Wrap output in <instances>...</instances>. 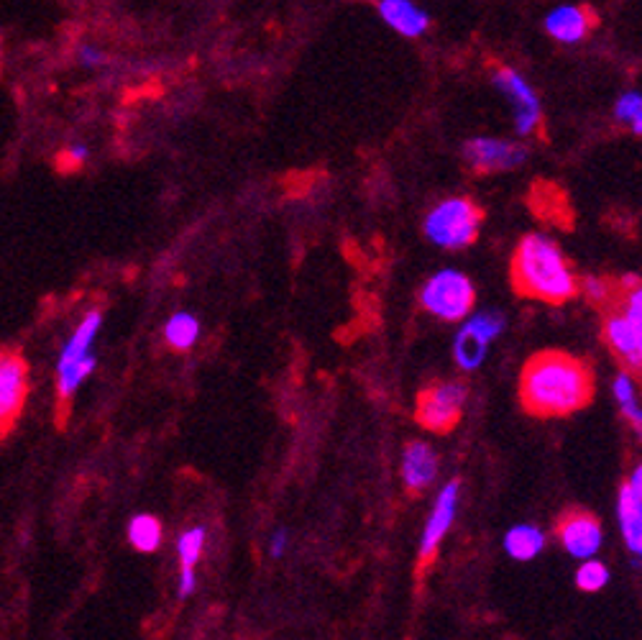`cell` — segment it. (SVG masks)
Wrapping results in <instances>:
<instances>
[{
  "label": "cell",
  "instance_id": "6da1fadb",
  "mask_svg": "<svg viewBox=\"0 0 642 640\" xmlns=\"http://www.w3.org/2000/svg\"><path fill=\"white\" fill-rule=\"evenodd\" d=\"M520 400L535 418H566L594 400V372L579 356L540 351L522 369Z\"/></svg>",
  "mask_w": 642,
  "mask_h": 640
},
{
  "label": "cell",
  "instance_id": "7a4b0ae2",
  "mask_svg": "<svg viewBox=\"0 0 642 640\" xmlns=\"http://www.w3.org/2000/svg\"><path fill=\"white\" fill-rule=\"evenodd\" d=\"M512 285L517 295L561 305L579 295V277L568 256L545 233H527L512 256Z\"/></svg>",
  "mask_w": 642,
  "mask_h": 640
},
{
  "label": "cell",
  "instance_id": "3957f363",
  "mask_svg": "<svg viewBox=\"0 0 642 640\" xmlns=\"http://www.w3.org/2000/svg\"><path fill=\"white\" fill-rule=\"evenodd\" d=\"M481 221H484V213H481L479 205L471 198L456 195V198L440 200L438 205L430 208L423 221V231L430 244L458 251L479 239Z\"/></svg>",
  "mask_w": 642,
  "mask_h": 640
},
{
  "label": "cell",
  "instance_id": "277c9868",
  "mask_svg": "<svg viewBox=\"0 0 642 640\" xmlns=\"http://www.w3.org/2000/svg\"><path fill=\"white\" fill-rule=\"evenodd\" d=\"M492 85L499 95L509 103L512 111V128L517 139H530L543 126V100L533 82L527 80L520 70L502 64L492 72Z\"/></svg>",
  "mask_w": 642,
  "mask_h": 640
},
{
  "label": "cell",
  "instance_id": "5b68a950",
  "mask_svg": "<svg viewBox=\"0 0 642 640\" xmlns=\"http://www.w3.org/2000/svg\"><path fill=\"white\" fill-rule=\"evenodd\" d=\"M420 303L440 320H463L476 303L474 282L458 269H440L423 285Z\"/></svg>",
  "mask_w": 642,
  "mask_h": 640
},
{
  "label": "cell",
  "instance_id": "8992f818",
  "mask_svg": "<svg viewBox=\"0 0 642 640\" xmlns=\"http://www.w3.org/2000/svg\"><path fill=\"white\" fill-rule=\"evenodd\" d=\"M469 387L458 379L451 382H430L420 390L415 405V420L425 431L451 433L463 418Z\"/></svg>",
  "mask_w": 642,
  "mask_h": 640
},
{
  "label": "cell",
  "instance_id": "52a82bcc",
  "mask_svg": "<svg viewBox=\"0 0 642 640\" xmlns=\"http://www.w3.org/2000/svg\"><path fill=\"white\" fill-rule=\"evenodd\" d=\"M31 390L29 361L13 346L0 349V438L13 431Z\"/></svg>",
  "mask_w": 642,
  "mask_h": 640
},
{
  "label": "cell",
  "instance_id": "ba28073f",
  "mask_svg": "<svg viewBox=\"0 0 642 640\" xmlns=\"http://www.w3.org/2000/svg\"><path fill=\"white\" fill-rule=\"evenodd\" d=\"M527 157H530V149L522 141L504 139V136H474L463 144L466 164L484 175L522 167Z\"/></svg>",
  "mask_w": 642,
  "mask_h": 640
},
{
  "label": "cell",
  "instance_id": "9c48e42d",
  "mask_svg": "<svg viewBox=\"0 0 642 640\" xmlns=\"http://www.w3.org/2000/svg\"><path fill=\"white\" fill-rule=\"evenodd\" d=\"M617 290V285H614ZM604 310V341L609 349L614 351L622 367L630 369L632 374H640L642 367V328L632 326L630 320L622 315V310L614 303V295L609 297V303L602 305Z\"/></svg>",
  "mask_w": 642,
  "mask_h": 640
},
{
  "label": "cell",
  "instance_id": "30bf717a",
  "mask_svg": "<svg viewBox=\"0 0 642 640\" xmlns=\"http://www.w3.org/2000/svg\"><path fill=\"white\" fill-rule=\"evenodd\" d=\"M563 548L576 559H591L602 548V523L589 510H566L556 525Z\"/></svg>",
  "mask_w": 642,
  "mask_h": 640
},
{
  "label": "cell",
  "instance_id": "8fae6325",
  "mask_svg": "<svg viewBox=\"0 0 642 640\" xmlns=\"http://www.w3.org/2000/svg\"><path fill=\"white\" fill-rule=\"evenodd\" d=\"M458 479L446 484V489L440 492L438 502L433 507V515H430L428 525H425L423 543H420V561H417V571L423 574L430 564L438 556V546L443 541V536L448 533V528L453 525V518H456V502H458Z\"/></svg>",
  "mask_w": 642,
  "mask_h": 640
},
{
  "label": "cell",
  "instance_id": "7c38bea8",
  "mask_svg": "<svg viewBox=\"0 0 642 640\" xmlns=\"http://www.w3.org/2000/svg\"><path fill=\"white\" fill-rule=\"evenodd\" d=\"M543 29L558 44H581L594 29V16L589 8L576 6V3H561V6L550 8L543 18Z\"/></svg>",
  "mask_w": 642,
  "mask_h": 640
},
{
  "label": "cell",
  "instance_id": "4fadbf2b",
  "mask_svg": "<svg viewBox=\"0 0 642 640\" xmlns=\"http://www.w3.org/2000/svg\"><path fill=\"white\" fill-rule=\"evenodd\" d=\"M376 13L402 39H420L430 31V13L415 0H376Z\"/></svg>",
  "mask_w": 642,
  "mask_h": 640
},
{
  "label": "cell",
  "instance_id": "5bb4252c",
  "mask_svg": "<svg viewBox=\"0 0 642 640\" xmlns=\"http://www.w3.org/2000/svg\"><path fill=\"white\" fill-rule=\"evenodd\" d=\"M619 525L625 533V543L635 556L642 553V469L637 466L632 477L619 489Z\"/></svg>",
  "mask_w": 642,
  "mask_h": 640
},
{
  "label": "cell",
  "instance_id": "9a60e30c",
  "mask_svg": "<svg viewBox=\"0 0 642 640\" xmlns=\"http://www.w3.org/2000/svg\"><path fill=\"white\" fill-rule=\"evenodd\" d=\"M435 474H438V456L433 448L423 441H412L402 456V479H405L407 492L417 495L420 489L430 487Z\"/></svg>",
  "mask_w": 642,
  "mask_h": 640
},
{
  "label": "cell",
  "instance_id": "2e32d148",
  "mask_svg": "<svg viewBox=\"0 0 642 640\" xmlns=\"http://www.w3.org/2000/svg\"><path fill=\"white\" fill-rule=\"evenodd\" d=\"M205 546V530L203 528H190L185 536L177 541V551H180V597H190L197 587L195 579V564L203 556Z\"/></svg>",
  "mask_w": 642,
  "mask_h": 640
},
{
  "label": "cell",
  "instance_id": "e0dca14e",
  "mask_svg": "<svg viewBox=\"0 0 642 640\" xmlns=\"http://www.w3.org/2000/svg\"><path fill=\"white\" fill-rule=\"evenodd\" d=\"M545 546V536L540 533V528L535 525H517L507 533L504 538V548L512 559L517 561H530L535 559Z\"/></svg>",
  "mask_w": 642,
  "mask_h": 640
},
{
  "label": "cell",
  "instance_id": "ac0fdd59",
  "mask_svg": "<svg viewBox=\"0 0 642 640\" xmlns=\"http://www.w3.org/2000/svg\"><path fill=\"white\" fill-rule=\"evenodd\" d=\"M128 538H131V546L139 548L141 553L157 551L162 543V523L154 515H136L128 525Z\"/></svg>",
  "mask_w": 642,
  "mask_h": 640
},
{
  "label": "cell",
  "instance_id": "d6986e66",
  "mask_svg": "<svg viewBox=\"0 0 642 640\" xmlns=\"http://www.w3.org/2000/svg\"><path fill=\"white\" fill-rule=\"evenodd\" d=\"M200 336V323L197 318H192L190 313H177L169 318L167 328H164V338L174 351H187L192 349V344Z\"/></svg>",
  "mask_w": 642,
  "mask_h": 640
},
{
  "label": "cell",
  "instance_id": "ffe728a7",
  "mask_svg": "<svg viewBox=\"0 0 642 640\" xmlns=\"http://www.w3.org/2000/svg\"><path fill=\"white\" fill-rule=\"evenodd\" d=\"M612 113H614V121H617L619 126L630 128L635 136L642 134V93L640 90H625V93L614 100Z\"/></svg>",
  "mask_w": 642,
  "mask_h": 640
},
{
  "label": "cell",
  "instance_id": "44dd1931",
  "mask_svg": "<svg viewBox=\"0 0 642 640\" xmlns=\"http://www.w3.org/2000/svg\"><path fill=\"white\" fill-rule=\"evenodd\" d=\"M486 349H489V344H486L484 338H479L474 331H469V328L463 326V331L458 333V338H456L458 367L466 369V372H471V369H479L481 361H484V356H486Z\"/></svg>",
  "mask_w": 642,
  "mask_h": 640
},
{
  "label": "cell",
  "instance_id": "7402d4cb",
  "mask_svg": "<svg viewBox=\"0 0 642 640\" xmlns=\"http://www.w3.org/2000/svg\"><path fill=\"white\" fill-rule=\"evenodd\" d=\"M614 397H617L619 405H622V413L627 415V420H632V425L640 431V425H642L640 402H637L635 384H632L630 374L627 372L617 374V379H614Z\"/></svg>",
  "mask_w": 642,
  "mask_h": 640
},
{
  "label": "cell",
  "instance_id": "603a6c76",
  "mask_svg": "<svg viewBox=\"0 0 642 640\" xmlns=\"http://www.w3.org/2000/svg\"><path fill=\"white\" fill-rule=\"evenodd\" d=\"M607 582L609 569L602 561L586 559L584 564H581V569L576 571V584H579L581 592H599V589L607 587Z\"/></svg>",
  "mask_w": 642,
  "mask_h": 640
},
{
  "label": "cell",
  "instance_id": "cb8c5ba5",
  "mask_svg": "<svg viewBox=\"0 0 642 640\" xmlns=\"http://www.w3.org/2000/svg\"><path fill=\"white\" fill-rule=\"evenodd\" d=\"M466 328H469V331H474L479 338H484L486 344H492L494 338L502 333L504 318L499 313H494V310H486V313L474 315V318L466 323Z\"/></svg>",
  "mask_w": 642,
  "mask_h": 640
},
{
  "label": "cell",
  "instance_id": "d4e9b609",
  "mask_svg": "<svg viewBox=\"0 0 642 640\" xmlns=\"http://www.w3.org/2000/svg\"><path fill=\"white\" fill-rule=\"evenodd\" d=\"M579 292H584L591 305L602 308L614 295V282L604 280V277H586V280H579Z\"/></svg>",
  "mask_w": 642,
  "mask_h": 640
},
{
  "label": "cell",
  "instance_id": "484cf974",
  "mask_svg": "<svg viewBox=\"0 0 642 640\" xmlns=\"http://www.w3.org/2000/svg\"><path fill=\"white\" fill-rule=\"evenodd\" d=\"M77 59H80V64L87 67V70H98V67H105V64L110 62L108 54L100 47H93V44H82V47L77 49Z\"/></svg>",
  "mask_w": 642,
  "mask_h": 640
},
{
  "label": "cell",
  "instance_id": "4316f807",
  "mask_svg": "<svg viewBox=\"0 0 642 640\" xmlns=\"http://www.w3.org/2000/svg\"><path fill=\"white\" fill-rule=\"evenodd\" d=\"M67 157H70L72 164H85L87 159H90V149H87V144H82V141H77V144H72L70 149H67Z\"/></svg>",
  "mask_w": 642,
  "mask_h": 640
},
{
  "label": "cell",
  "instance_id": "83f0119b",
  "mask_svg": "<svg viewBox=\"0 0 642 640\" xmlns=\"http://www.w3.org/2000/svg\"><path fill=\"white\" fill-rule=\"evenodd\" d=\"M284 548H287V536H284V533H277L272 541V553L274 556H282Z\"/></svg>",
  "mask_w": 642,
  "mask_h": 640
}]
</instances>
